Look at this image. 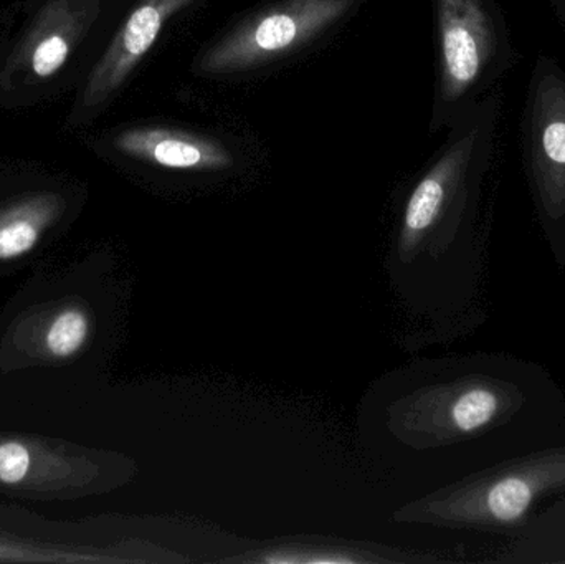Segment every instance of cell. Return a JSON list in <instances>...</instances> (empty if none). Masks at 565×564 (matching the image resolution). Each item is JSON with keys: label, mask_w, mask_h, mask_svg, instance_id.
Instances as JSON below:
<instances>
[{"label": "cell", "mask_w": 565, "mask_h": 564, "mask_svg": "<svg viewBox=\"0 0 565 564\" xmlns=\"http://www.w3.org/2000/svg\"><path fill=\"white\" fill-rule=\"evenodd\" d=\"M30 469V454L19 443L0 446V482L15 486L25 479Z\"/></svg>", "instance_id": "cell-11"}, {"label": "cell", "mask_w": 565, "mask_h": 564, "mask_svg": "<svg viewBox=\"0 0 565 564\" xmlns=\"http://www.w3.org/2000/svg\"><path fill=\"white\" fill-rule=\"evenodd\" d=\"M42 204H26L25 211L3 219L0 224V260L29 254L40 237L39 217Z\"/></svg>", "instance_id": "cell-9"}, {"label": "cell", "mask_w": 565, "mask_h": 564, "mask_svg": "<svg viewBox=\"0 0 565 564\" xmlns=\"http://www.w3.org/2000/svg\"><path fill=\"white\" fill-rule=\"evenodd\" d=\"M192 2L194 0H141L96 63L83 89L79 108L92 109L108 102L152 49L166 22Z\"/></svg>", "instance_id": "cell-6"}, {"label": "cell", "mask_w": 565, "mask_h": 564, "mask_svg": "<svg viewBox=\"0 0 565 564\" xmlns=\"http://www.w3.org/2000/svg\"><path fill=\"white\" fill-rule=\"evenodd\" d=\"M102 0H49L3 66V83L55 75L98 19Z\"/></svg>", "instance_id": "cell-5"}, {"label": "cell", "mask_w": 565, "mask_h": 564, "mask_svg": "<svg viewBox=\"0 0 565 564\" xmlns=\"http://www.w3.org/2000/svg\"><path fill=\"white\" fill-rule=\"evenodd\" d=\"M497 562L565 563V497L541 510Z\"/></svg>", "instance_id": "cell-8"}, {"label": "cell", "mask_w": 565, "mask_h": 564, "mask_svg": "<svg viewBox=\"0 0 565 564\" xmlns=\"http://www.w3.org/2000/svg\"><path fill=\"white\" fill-rule=\"evenodd\" d=\"M565 497V444L491 464L448 490L428 512L444 523L516 539L544 503Z\"/></svg>", "instance_id": "cell-2"}, {"label": "cell", "mask_w": 565, "mask_h": 564, "mask_svg": "<svg viewBox=\"0 0 565 564\" xmlns=\"http://www.w3.org/2000/svg\"><path fill=\"white\" fill-rule=\"evenodd\" d=\"M523 156L537 221L554 260L565 268V68L540 55L523 111Z\"/></svg>", "instance_id": "cell-3"}, {"label": "cell", "mask_w": 565, "mask_h": 564, "mask_svg": "<svg viewBox=\"0 0 565 564\" xmlns=\"http://www.w3.org/2000/svg\"><path fill=\"white\" fill-rule=\"evenodd\" d=\"M89 333V321L83 311L66 310L50 324L46 348L56 358L73 357L82 350Z\"/></svg>", "instance_id": "cell-10"}, {"label": "cell", "mask_w": 565, "mask_h": 564, "mask_svg": "<svg viewBox=\"0 0 565 564\" xmlns=\"http://www.w3.org/2000/svg\"><path fill=\"white\" fill-rule=\"evenodd\" d=\"M551 2H553L554 10H556L557 19L565 29V0H551Z\"/></svg>", "instance_id": "cell-12"}, {"label": "cell", "mask_w": 565, "mask_h": 564, "mask_svg": "<svg viewBox=\"0 0 565 564\" xmlns=\"http://www.w3.org/2000/svg\"><path fill=\"white\" fill-rule=\"evenodd\" d=\"M116 149L172 169H224L232 156L221 142L192 132L168 128H138L121 132Z\"/></svg>", "instance_id": "cell-7"}, {"label": "cell", "mask_w": 565, "mask_h": 564, "mask_svg": "<svg viewBox=\"0 0 565 564\" xmlns=\"http://www.w3.org/2000/svg\"><path fill=\"white\" fill-rule=\"evenodd\" d=\"M438 86L435 126L454 125L498 88L520 53L498 0H435Z\"/></svg>", "instance_id": "cell-1"}, {"label": "cell", "mask_w": 565, "mask_h": 564, "mask_svg": "<svg viewBox=\"0 0 565 564\" xmlns=\"http://www.w3.org/2000/svg\"><path fill=\"white\" fill-rule=\"evenodd\" d=\"M355 0H286L228 33L202 55L204 73H237L288 55L334 25Z\"/></svg>", "instance_id": "cell-4"}]
</instances>
